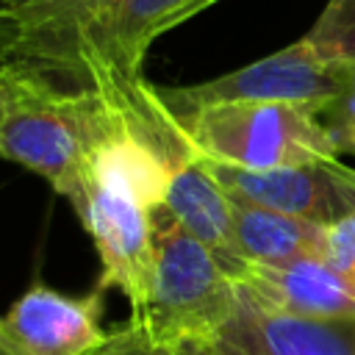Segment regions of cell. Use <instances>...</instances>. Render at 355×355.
Instances as JSON below:
<instances>
[{
  "instance_id": "cell-1",
  "label": "cell",
  "mask_w": 355,
  "mask_h": 355,
  "mask_svg": "<svg viewBox=\"0 0 355 355\" xmlns=\"http://www.w3.org/2000/svg\"><path fill=\"white\" fill-rule=\"evenodd\" d=\"M216 0H55L0 8V64H25L72 89L144 100L150 44Z\"/></svg>"
},
{
  "instance_id": "cell-2",
  "label": "cell",
  "mask_w": 355,
  "mask_h": 355,
  "mask_svg": "<svg viewBox=\"0 0 355 355\" xmlns=\"http://www.w3.org/2000/svg\"><path fill=\"white\" fill-rule=\"evenodd\" d=\"M161 105L155 86L147 100H116L94 89H61L53 78L0 64V158L42 175L72 200L86 178L92 150L130 114Z\"/></svg>"
},
{
  "instance_id": "cell-3",
  "label": "cell",
  "mask_w": 355,
  "mask_h": 355,
  "mask_svg": "<svg viewBox=\"0 0 355 355\" xmlns=\"http://www.w3.org/2000/svg\"><path fill=\"white\" fill-rule=\"evenodd\" d=\"M236 300V280L219 258L161 205L155 211L147 311L136 319H144L155 338L166 344L211 341L233 316Z\"/></svg>"
},
{
  "instance_id": "cell-4",
  "label": "cell",
  "mask_w": 355,
  "mask_h": 355,
  "mask_svg": "<svg viewBox=\"0 0 355 355\" xmlns=\"http://www.w3.org/2000/svg\"><path fill=\"white\" fill-rule=\"evenodd\" d=\"M316 111L302 103H219L175 119L202 158L277 169L338 158Z\"/></svg>"
},
{
  "instance_id": "cell-5",
  "label": "cell",
  "mask_w": 355,
  "mask_h": 355,
  "mask_svg": "<svg viewBox=\"0 0 355 355\" xmlns=\"http://www.w3.org/2000/svg\"><path fill=\"white\" fill-rule=\"evenodd\" d=\"M344 64H330L300 39L255 64L191 86H155L172 116L219 103H302L322 108L341 89Z\"/></svg>"
},
{
  "instance_id": "cell-6",
  "label": "cell",
  "mask_w": 355,
  "mask_h": 355,
  "mask_svg": "<svg viewBox=\"0 0 355 355\" xmlns=\"http://www.w3.org/2000/svg\"><path fill=\"white\" fill-rule=\"evenodd\" d=\"M200 161L230 200L263 205L322 227L355 214V169L338 158L277 169H244L202 155Z\"/></svg>"
},
{
  "instance_id": "cell-7",
  "label": "cell",
  "mask_w": 355,
  "mask_h": 355,
  "mask_svg": "<svg viewBox=\"0 0 355 355\" xmlns=\"http://www.w3.org/2000/svg\"><path fill=\"white\" fill-rule=\"evenodd\" d=\"M105 286L83 297L58 294L44 283H33L6 316V336L25 355H92L108 336L100 319L105 311Z\"/></svg>"
},
{
  "instance_id": "cell-8",
  "label": "cell",
  "mask_w": 355,
  "mask_h": 355,
  "mask_svg": "<svg viewBox=\"0 0 355 355\" xmlns=\"http://www.w3.org/2000/svg\"><path fill=\"white\" fill-rule=\"evenodd\" d=\"M233 316L205 341L211 355H355V322L302 319L263 308L239 283Z\"/></svg>"
},
{
  "instance_id": "cell-9",
  "label": "cell",
  "mask_w": 355,
  "mask_h": 355,
  "mask_svg": "<svg viewBox=\"0 0 355 355\" xmlns=\"http://www.w3.org/2000/svg\"><path fill=\"white\" fill-rule=\"evenodd\" d=\"M233 280L269 311L322 322H355V291L319 255L288 263L247 261Z\"/></svg>"
},
{
  "instance_id": "cell-10",
  "label": "cell",
  "mask_w": 355,
  "mask_h": 355,
  "mask_svg": "<svg viewBox=\"0 0 355 355\" xmlns=\"http://www.w3.org/2000/svg\"><path fill=\"white\" fill-rule=\"evenodd\" d=\"M166 214L197 241H202L222 263V269L236 277L247 261L236 255L233 239V202L225 189L211 178L200 158L189 161L172 175L164 200Z\"/></svg>"
},
{
  "instance_id": "cell-11",
  "label": "cell",
  "mask_w": 355,
  "mask_h": 355,
  "mask_svg": "<svg viewBox=\"0 0 355 355\" xmlns=\"http://www.w3.org/2000/svg\"><path fill=\"white\" fill-rule=\"evenodd\" d=\"M233 202L236 255L250 263H288L308 255H322L324 227L263 205Z\"/></svg>"
},
{
  "instance_id": "cell-12",
  "label": "cell",
  "mask_w": 355,
  "mask_h": 355,
  "mask_svg": "<svg viewBox=\"0 0 355 355\" xmlns=\"http://www.w3.org/2000/svg\"><path fill=\"white\" fill-rule=\"evenodd\" d=\"M302 39L330 64H355V0H327Z\"/></svg>"
},
{
  "instance_id": "cell-13",
  "label": "cell",
  "mask_w": 355,
  "mask_h": 355,
  "mask_svg": "<svg viewBox=\"0 0 355 355\" xmlns=\"http://www.w3.org/2000/svg\"><path fill=\"white\" fill-rule=\"evenodd\" d=\"M316 114L330 136L336 155H355V64H344L338 94L327 100Z\"/></svg>"
},
{
  "instance_id": "cell-14",
  "label": "cell",
  "mask_w": 355,
  "mask_h": 355,
  "mask_svg": "<svg viewBox=\"0 0 355 355\" xmlns=\"http://www.w3.org/2000/svg\"><path fill=\"white\" fill-rule=\"evenodd\" d=\"M92 355H186L180 344H166L155 338L144 319L130 316L128 322L108 330L105 341Z\"/></svg>"
},
{
  "instance_id": "cell-15",
  "label": "cell",
  "mask_w": 355,
  "mask_h": 355,
  "mask_svg": "<svg viewBox=\"0 0 355 355\" xmlns=\"http://www.w3.org/2000/svg\"><path fill=\"white\" fill-rule=\"evenodd\" d=\"M319 258L355 291V214L324 227Z\"/></svg>"
},
{
  "instance_id": "cell-16",
  "label": "cell",
  "mask_w": 355,
  "mask_h": 355,
  "mask_svg": "<svg viewBox=\"0 0 355 355\" xmlns=\"http://www.w3.org/2000/svg\"><path fill=\"white\" fill-rule=\"evenodd\" d=\"M0 355H25L8 336H6V330H3V322H0Z\"/></svg>"
},
{
  "instance_id": "cell-17",
  "label": "cell",
  "mask_w": 355,
  "mask_h": 355,
  "mask_svg": "<svg viewBox=\"0 0 355 355\" xmlns=\"http://www.w3.org/2000/svg\"><path fill=\"white\" fill-rule=\"evenodd\" d=\"M180 347H183L186 355H211V349L205 347V341H186Z\"/></svg>"
},
{
  "instance_id": "cell-18",
  "label": "cell",
  "mask_w": 355,
  "mask_h": 355,
  "mask_svg": "<svg viewBox=\"0 0 355 355\" xmlns=\"http://www.w3.org/2000/svg\"><path fill=\"white\" fill-rule=\"evenodd\" d=\"M39 3H55V0H0V8H25V6H39Z\"/></svg>"
}]
</instances>
